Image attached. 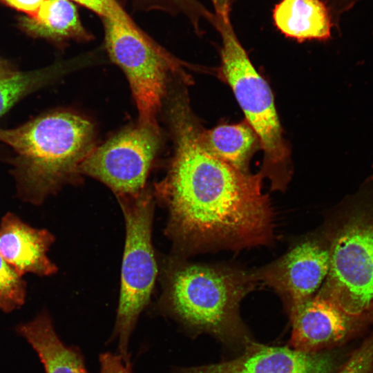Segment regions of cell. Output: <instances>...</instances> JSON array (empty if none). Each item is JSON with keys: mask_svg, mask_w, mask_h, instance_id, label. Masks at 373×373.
Instances as JSON below:
<instances>
[{"mask_svg": "<svg viewBox=\"0 0 373 373\" xmlns=\"http://www.w3.org/2000/svg\"><path fill=\"white\" fill-rule=\"evenodd\" d=\"M21 277L0 255V310L10 312L24 303L26 285Z\"/></svg>", "mask_w": 373, "mask_h": 373, "instance_id": "obj_19", "label": "cell"}, {"mask_svg": "<svg viewBox=\"0 0 373 373\" xmlns=\"http://www.w3.org/2000/svg\"><path fill=\"white\" fill-rule=\"evenodd\" d=\"M342 207L327 246L329 271L318 294L365 323L373 320V178Z\"/></svg>", "mask_w": 373, "mask_h": 373, "instance_id": "obj_3", "label": "cell"}, {"mask_svg": "<svg viewBox=\"0 0 373 373\" xmlns=\"http://www.w3.org/2000/svg\"><path fill=\"white\" fill-rule=\"evenodd\" d=\"M99 363V373H132L131 364L126 363L118 353H102Z\"/></svg>", "mask_w": 373, "mask_h": 373, "instance_id": "obj_22", "label": "cell"}, {"mask_svg": "<svg viewBox=\"0 0 373 373\" xmlns=\"http://www.w3.org/2000/svg\"><path fill=\"white\" fill-rule=\"evenodd\" d=\"M215 15L213 26L222 40L220 64L216 74L231 88L245 119L259 138L263 151L259 173L269 179L272 189L282 190L291 174V153L283 135L272 90L238 40L230 17Z\"/></svg>", "mask_w": 373, "mask_h": 373, "instance_id": "obj_4", "label": "cell"}, {"mask_svg": "<svg viewBox=\"0 0 373 373\" xmlns=\"http://www.w3.org/2000/svg\"><path fill=\"white\" fill-rule=\"evenodd\" d=\"M160 145L157 125L139 123L93 148L79 164L78 173L102 182L117 196L135 195L143 191Z\"/></svg>", "mask_w": 373, "mask_h": 373, "instance_id": "obj_8", "label": "cell"}, {"mask_svg": "<svg viewBox=\"0 0 373 373\" xmlns=\"http://www.w3.org/2000/svg\"><path fill=\"white\" fill-rule=\"evenodd\" d=\"M102 21L106 50L128 80L139 123L157 125L167 74L171 70L182 73L179 63L138 26H130L108 19Z\"/></svg>", "mask_w": 373, "mask_h": 373, "instance_id": "obj_7", "label": "cell"}, {"mask_svg": "<svg viewBox=\"0 0 373 373\" xmlns=\"http://www.w3.org/2000/svg\"><path fill=\"white\" fill-rule=\"evenodd\" d=\"M91 10L101 19H108L130 26H137L117 0H70Z\"/></svg>", "mask_w": 373, "mask_h": 373, "instance_id": "obj_20", "label": "cell"}, {"mask_svg": "<svg viewBox=\"0 0 373 373\" xmlns=\"http://www.w3.org/2000/svg\"><path fill=\"white\" fill-rule=\"evenodd\" d=\"M18 25L29 36L57 44L70 40L88 41L93 39L70 0H45L35 17H21Z\"/></svg>", "mask_w": 373, "mask_h": 373, "instance_id": "obj_15", "label": "cell"}, {"mask_svg": "<svg viewBox=\"0 0 373 373\" xmlns=\"http://www.w3.org/2000/svg\"><path fill=\"white\" fill-rule=\"evenodd\" d=\"M135 8L142 11H160L171 15H182L200 32V22L205 20L211 26L214 12L208 10L198 0H131Z\"/></svg>", "mask_w": 373, "mask_h": 373, "instance_id": "obj_18", "label": "cell"}, {"mask_svg": "<svg viewBox=\"0 0 373 373\" xmlns=\"http://www.w3.org/2000/svg\"><path fill=\"white\" fill-rule=\"evenodd\" d=\"M170 119L175 153L161 187L178 234L238 249L269 242L273 212L262 175L239 171L209 152L189 106L173 108Z\"/></svg>", "mask_w": 373, "mask_h": 373, "instance_id": "obj_1", "label": "cell"}, {"mask_svg": "<svg viewBox=\"0 0 373 373\" xmlns=\"http://www.w3.org/2000/svg\"><path fill=\"white\" fill-rule=\"evenodd\" d=\"M17 332L37 352L46 373H88L82 352L63 343L47 313L19 325Z\"/></svg>", "mask_w": 373, "mask_h": 373, "instance_id": "obj_13", "label": "cell"}, {"mask_svg": "<svg viewBox=\"0 0 373 373\" xmlns=\"http://www.w3.org/2000/svg\"><path fill=\"white\" fill-rule=\"evenodd\" d=\"M94 129L86 119L68 111L42 115L12 129L0 128V142L15 152L14 174L23 193L39 201L78 173L93 148Z\"/></svg>", "mask_w": 373, "mask_h": 373, "instance_id": "obj_2", "label": "cell"}, {"mask_svg": "<svg viewBox=\"0 0 373 373\" xmlns=\"http://www.w3.org/2000/svg\"><path fill=\"white\" fill-rule=\"evenodd\" d=\"M251 278L227 269L189 265L173 274L166 298L171 317L182 330L225 341L250 343L238 307L251 289Z\"/></svg>", "mask_w": 373, "mask_h": 373, "instance_id": "obj_5", "label": "cell"}, {"mask_svg": "<svg viewBox=\"0 0 373 373\" xmlns=\"http://www.w3.org/2000/svg\"><path fill=\"white\" fill-rule=\"evenodd\" d=\"M334 373H373V332Z\"/></svg>", "mask_w": 373, "mask_h": 373, "instance_id": "obj_21", "label": "cell"}, {"mask_svg": "<svg viewBox=\"0 0 373 373\" xmlns=\"http://www.w3.org/2000/svg\"><path fill=\"white\" fill-rule=\"evenodd\" d=\"M329 8L334 26H337L343 15L363 0H322Z\"/></svg>", "mask_w": 373, "mask_h": 373, "instance_id": "obj_24", "label": "cell"}, {"mask_svg": "<svg viewBox=\"0 0 373 373\" xmlns=\"http://www.w3.org/2000/svg\"><path fill=\"white\" fill-rule=\"evenodd\" d=\"M335 362L325 352L306 353L289 347L249 343L231 360L198 366L171 368L169 373H334Z\"/></svg>", "mask_w": 373, "mask_h": 373, "instance_id": "obj_9", "label": "cell"}, {"mask_svg": "<svg viewBox=\"0 0 373 373\" xmlns=\"http://www.w3.org/2000/svg\"><path fill=\"white\" fill-rule=\"evenodd\" d=\"M126 224V239L121 275V289L111 341L117 343L118 354L131 363L129 342L140 314L153 289L157 265L151 242L153 201L148 192L117 196Z\"/></svg>", "mask_w": 373, "mask_h": 373, "instance_id": "obj_6", "label": "cell"}, {"mask_svg": "<svg viewBox=\"0 0 373 373\" xmlns=\"http://www.w3.org/2000/svg\"><path fill=\"white\" fill-rule=\"evenodd\" d=\"M214 14L222 17H230V12L235 0H210Z\"/></svg>", "mask_w": 373, "mask_h": 373, "instance_id": "obj_25", "label": "cell"}, {"mask_svg": "<svg viewBox=\"0 0 373 373\" xmlns=\"http://www.w3.org/2000/svg\"><path fill=\"white\" fill-rule=\"evenodd\" d=\"M200 138L213 155L246 173L249 172L251 157L261 149L258 137L245 119L237 124H221L209 130L202 129Z\"/></svg>", "mask_w": 373, "mask_h": 373, "instance_id": "obj_16", "label": "cell"}, {"mask_svg": "<svg viewBox=\"0 0 373 373\" xmlns=\"http://www.w3.org/2000/svg\"><path fill=\"white\" fill-rule=\"evenodd\" d=\"M45 0H0V3L27 15L35 17Z\"/></svg>", "mask_w": 373, "mask_h": 373, "instance_id": "obj_23", "label": "cell"}, {"mask_svg": "<svg viewBox=\"0 0 373 373\" xmlns=\"http://www.w3.org/2000/svg\"><path fill=\"white\" fill-rule=\"evenodd\" d=\"M290 310L291 347L306 353L323 352L338 345L363 324L318 294Z\"/></svg>", "mask_w": 373, "mask_h": 373, "instance_id": "obj_10", "label": "cell"}, {"mask_svg": "<svg viewBox=\"0 0 373 373\" xmlns=\"http://www.w3.org/2000/svg\"><path fill=\"white\" fill-rule=\"evenodd\" d=\"M329 267L327 247L306 241L266 268L261 278L287 298L291 309L314 296Z\"/></svg>", "mask_w": 373, "mask_h": 373, "instance_id": "obj_11", "label": "cell"}, {"mask_svg": "<svg viewBox=\"0 0 373 373\" xmlns=\"http://www.w3.org/2000/svg\"><path fill=\"white\" fill-rule=\"evenodd\" d=\"M17 72L10 63L0 57V77L10 76Z\"/></svg>", "mask_w": 373, "mask_h": 373, "instance_id": "obj_26", "label": "cell"}, {"mask_svg": "<svg viewBox=\"0 0 373 373\" xmlns=\"http://www.w3.org/2000/svg\"><path fill=\"white\" fill-rule=\"evenodd\" d=\"M57 70L49 68L0 77V117L21 98L49 82Z\"/></svg>", "mask_w": 373, "mask_h": 373, "instance_id": "obj_17", "label": "cell"}, {"mask_svg": "<svg viewBox=\"0 0 373 373\" xmlns=\"http://www.w3.org/2000/svg\"><path fill=\"white\" fill-rule=\"evenodd\" d=\"M53 241L48 231L32 228L12 213H7L1 220L0 255L20 276H48L56 271L46 254Z\"/></svg>", "mask_w": 373, "mask_h": 373, "instance_id": "obj_12", "label": "cell"}, {"mask_svg": "<svg viewBox=\"0 0 373 373\" xmlns=\"http://www.w3.org/2000/svg\"><path fill=\"white\" fill-rule=\"evenodd\" d=\"M274 26L298 42L326 41L334 26L330 11L322 0H281L272 11Z\"/></svg>", "mask_w": 373, "mask_h": 373, "instance_id": "obj_14", "label": "cell"}]
</instances>
